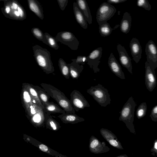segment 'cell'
Returning <instances> with one entry per match:
<instances>
[{
	"instance_id": "obj_6",
	"label": "cell",
	"mask_w": 157,
	"mask_h": 157,
	"mask_svg": "<svg viewBox=\"0 0 157 157\" xmlns=\"http://www.w3.org/2000/svg\"><path fill=\"white\" fill-rule=\"evenodd\" d=\"M136 105L133 98L131 97L119 112L120 115L119 120L124 122L129 129L133 127L135 108Z\"/></svg>"
},
{
	"instance_id": "obj_9",
	"label": "cell",
	"mask_w": 157,
	"mask_h": 157,
	"mask_svg": "<svg viewBox=\"0 0 157 157\" xmlns=\"http://www.w3.org/2000/svg\"><path fill=\"white\" fill-rule=\"evenodd\" d=\"M23 139L26 142L34 146L41 151L49 155L55 157H67L66 155L59 153L47 145L25 134L23 135Z\"/></svg>"
},
{
	"instance_id": "obj_4",
	"label": "cell",
	"mask_w": 157,
	"mask_h": 157,
	"mask_svg": "<svg viewBox=\"0 0 157 157\" xmlns=\"http://www.w3.org/2000/svg\"><path fill=\"white\" fill-rule=\"evenodd\" d=\"M87 92L102 107H105L110 103L111 100L108 90L100 84L90 87Z\"/></svg>"
},
{
	"instance_id": "obj_12",
	"label": "cell",
	"mask_w": 157,
	"mask_h": 157,
	"mask_svg": "<svg viewBox=\"0 0 157 157\" xmlns=\"http://www.w3.org/2000/svg\"><path fill=\"white\" fill-rule=\"evenodd\" d=\"M102 48L100 47L93 50L87 57L86 63L94 73L100 71L98 67L100 63V59L102 56Z\"/></svg>"
},
{
	"instance_id": "obj_24",
	"label": "cell",
	"mask_w": 157,
	"mask_h": 157,
	"mask_svg": "<svg viewBox=\"0 0 157 157\" xmlns=\"http://www.w3.org/2000/svg\"><path fill=\"white\" fill-rule=\"evenodd\" d=\"M132 22L131 16L129 13L125 12L120 25L121 31L122 33L127 34L130 30Z\"/></svg>"
},
{
	"instance_id": "obj_34",
	"label": "cell",
	"mask_w": 157,
	"mask_h": 157,
	"mask_svg": "<svg viewBox=\"0 0 157 157\" xmlns=\"http://www.w3.org/2000/svg\"><path fill=\"white\" fill-rule=\"evenodd\" d=\"M147 105L146 102L141 103L137 108L136 112V115L138 119H140L144 117L147 112Z\"/></svg>"
},
{
	"instance_id": "obj_15",
	"label": "cell",
	"mask_w": 157,
	"mask_h": 157,
	"mask_svg": "<svg viewBox=\"0 0 157 157\" xmlns=\"http://www.w3.org/2000/svg\"><path fill=\"white\" fill-rule=\"evenodd\" d=\"M119 56V60L121 65L126 68L128 71L132 75V66L131 59L128 56L125 48L120 44L117 46Z\"/></svg>"
},
{
	"instance_id": "obj_37",
	"label": "cell",
	"mask_w": 157,
	"mask_h": 157,
	"mask_svg": "<svg viewBox=\"0 0 157 157\" xmlns=\"http://www.w3.org/2000/svg\"><path fill=\"white\" fill-rule=\"evenodd\" d=\"M150 116L153 121H157V105L152 109Z\"/></svg>"
},
{
	"instance_id": "obj_38",
	"label": "cell",
	"mask_w": 157,
	"mask_h": 157,
	"mask_svg": "<svg viewBox=\"0 0 157 157\" xmlns=\"http://www.w3.org/2000/svg\"><path fill=\"white\" fill-rule=\"evenodd\" d=\"M57 2L60 9L63 11L68 3V0H57Z\"/></svg>"
},
{
	"instance_id": "obj_27",
	"label": "cell",
	"mask_w": 157,
	"mask_h": 157,
	"mask_svg": "<svg viewBox=\"0 0 157 157\" xmlns=\"http://www.w3.org/2000/svg\"><path fill=\"white\" fill-rule=\"evenodd\" d=\"M45 126L46 128L56 131L61 128L59 124L52 116L45 112Z\"/></svg>"
},
{
	"instance_id": "obj_32",
	"label": "cell",
	"mask_w": 157,
	"mask_h": 157,
	"mask_svg": "<svg viewBox=\"0 0 157 157\" xmlns=\"http://www.w3.org/2000/svg\"><path fill=\"white\" fill-rule=\"evenodd\" d=\"M31 32L34 36L38 40L48 45L47 39L44 34L38 28L33 27L31 29Z\"/></svg>"
},
{
	"instance_id": "obj_17",
	"label": "cell",
	"mask_w": 157,
	"mask_h": 157,
	"mask_svg": "<svg viewBox=\"0 0 157 157\" xmlns=\"http://www.w3.org/2000/svg\"><path fill=\"white\" fill-rule=\"evenodd\" d=\"M108 63L111 71L116 76L121 79H125L121 66L112 53L110 54L109 58Z\"/></svg>"
},
{
	"instance_id": "obj_39",
	"label": "cell",
	"mask_w": 157,
	"mask_h": 157,
	"mask_svg": "<svg viewBox=\"0 0 157 157\" xmlns=\"http://www.w3.org/2000/svg\"><path fill=\"white\" fill-rule=\"evenodd\" d=\"M126 1L127 0H108L107 2L110 4H117L124 2Z\"/></svg>"
},
{
	"instance_id": "obj_11",
	"label": "cell",
	"mask_w": 157,
	"mask_h": 157,
	"mask_svg": "<svg viewBox=\"0 0 157 157\" xmlns=\"http://www.w3.org/2000/svg\"><path fill=\"white\" fill-rule=\"evenodd\" d=\"M145 83L147 88L152 92L156 85L155 68L152 67L147 61L145 62Z\"/></svg>"
},
{
	"instance_id": "obj_29",
	"label": "cell",
	"mask_w": 157,
	"mask_h": 157,
	"mask_svg": "<svg viewBox=\"0 0 157 157\" xmlns=\"http://www.w3.org/2000/svg\"><path fill=\"white\" fill-rule=\"evenodd\" d=\"M120 25L118 24L113 28L108 23L106 22L99 25V32L101 36H107L111 34L113 30L117 28Z\"/></svg>"
},
{
	"instance_id": "obj_1",
	"label": "cell",
	"mask_w": 157,
	"mask_h": 157,
	"mask_svg": "<svg viewBox=\"0 0 157 157\" xmlns=\"http://www.w3.org/2000/svg\"><path fill=\"white\" fill-rule=\"evenodd\" d=\"M40 85L48 95L55 100L66 113H75L70 100L63 92L50 84L42 83Z\"/></svg>"
},
{
	"instance_id": "obj_28",
	"label": "cell",
	"mask_w": 157,
	"mask_h": 157,
	"mask_svg": "<svg viewBox=\"0 0 157 157\" xmlns=\"http://www.w3.org/2000/svg\"><path fill=\"white\" fill-rule=\"evenodd\" d=\"M44 107V111L49 114L56 113L63 114L66 113L57 104L52 101L50 102L49 103L45 104Z\"/></svg>"
},
{
	"instance_id": "obj_3",
	"label": "cell",
	"mask_w": 157,
	"mask_h": 157,
	"mask_svg": "<svg viewBox=\"0 0 157 157\" xmlns=\"http://www.w3.org/2000/svg\"><path fill=\"white\" fill-rule=\"evenodd\" d=\"M4 2L1 8L2 13L6 17L13 20L22 21L27 17L25 10L18 1L15 0H1Z\"/></svg>"
},
{
	"instance_id": "obj_7",
	"label": "cell",
	"mask_w": 157,
	"mask_h": 157,
	"mask_svg": "<svg viewBox=\"0 0 157 157\" xmlns=\"http://www.w3.org/2000/svg\"><path fill=\"white\" fill-rule=\"evenodd\" d=\"M116 8L107 2H103L98 9L96 14L97 21L99 25L107 22L115 14Z\"/></svg>"
},
{
	"instance_id": "obj_2",
	"label": "cell",
	"mask_w": 157,
	"mask_h": 157,
	"mask_svg": "<svg viewBox=\"0 0 157 157\" xmlns=\"http://www.w3.org/2000/svg\"><path fill=\"white\" fill-rule=\"evenodd\" d=\"M35 60L43 71L47 74L53 73L55 69L50 52L37 44L32 47Z\"/></svg>"
},
{
	"instance_id": "obj_26",
	"label": "cell",
	"mask_w": 157,
	"mask_h": 157,
	"mask_svg": "<svg viewBox=\"0 0 157 157\" xmlns=\"http://www.w3.org/2000/svg\"><path fill=\"white\" fill-rule=\"evenodd\" d=\"M22 84L26 88L34 103L44 109V106L39 97L36 90L34 87L33 85L26 82L23 83Z\"/></svg>"
},
{
	"instance_id": "obj_22",
	"label": "cell",
	"mask_w": 157,
	"mask_h": 157,
	"mask_svg": "<svg viewBox=\"0 0 157 157\" xmlns=\"http://www.w3.org/2000/svg\"><path fill=\"white\" fill-rule=\"evenodd\" d=\"M76 3L84 17L90 25L92 23V17L87 2L86 0H77Z\"/></svg>"
},
{
	"instance_id": "obj_13",
	"label": "cell",
	"mask_w": 157,
	"mask_h": 157,
	"mask_svg": "<svg viewBox=\"0 0 157 157\" xmlns=\"http://www.w3.org/2000/svg\"><path fill=\"white\" fill-rule=\"evenodd\" d=\"M147 62L155 69L157 67V47L154 41L149 40L145 49Z\"/></svg>"
},
{
	"instance_id": "obj_5",
	"label": "cell",
	"mask_w": 157,
	"mask_h": 157,
	"mask_svg": "<svg viewBox=\"0 0 157 157\" xmlns=\"http://www.w3.org/2000/svg\"><path fill=\"white\" fill-rule=\"evenodd\" d=\"M20 96L22 105L25 109V115L28 120L32 115L42 109L34 103L26 88L23 84Z\"/></svg>"
},
{
	"instance_id": "obj_16",
	"label": "cell",
	"mask_w": 157,
	"mask_h": 157,
	"mask_svg": "<svg viewBox=\"0 0 157 157\" xmlns=\"http://www.w3.org/2000/svg\"><path fill=\"white\" fill-rule=\"evenodd\" d=\"M100 132L103 138L113 147L119 149H123L121 144L117 137L111 131L102 128Z\"/></svg>"
},
{
	"instance_id": "obj_8",
	"label": "cell",
	"mask_w": 157,
	"mask_h": 157,
	"mask_svg": "<svg viewBox=\"0 0 157 157\" xmlns=\"http://www.w3.org/2000/svg\"><path fill=\"white\" fill-rule=\"evenodd\" d=\"M58 41L67 45L71 50H77L79 42L73 33L65 31L58 33L55 37Z\"/></svg>"
},
{
	"instance_id": "obj_40",
	"label": "cell",
	"mask_w": 157,
	"mask_h": 157,
	"mask_svg": "<svg viewBox=\"0 0 157 157\" xmlns=\"http://www.w3.org/2000/svg\"><path fill=\"white\" fill-rule=\"evenodd\" d=\"M155 147L156 149H157V142L155 143Z\"/></svg>"
},
{
	"instance_id": "obj_23",
	"label": "cell",
	"mask_w": 157,
	"mask_h": 157,
	"mask_svg": "<svg viewBox=\"0 0 157 157\" xmlns=\"http://www.w3.org/2000/svg\"><path fill=\"white\" fill-rule=\"evenodd\" d=\"M73 9L75 18L77 22L84 29L87 28V21L75 2L73 4Z\"/></svg>"
},
{
	"instance_id": "obj_31",
	"label": "cell",
	"mask_w": 157,
	"mask_h": 157,
	"mask_svg": "<svg viewBox=\"0 0 157 157\" xmlns=\"http://www.w3.org/2000/svg\"><path fill=\"white\" fill-rule=\"evenodd\" d=\"M58 66L63 75L66 79H69L70 76V69L67 64L62 58H60L58 61Z\"/></svg>"
},
{
	"instance_id": "obj_14",
	"label": "cell",
	"mask_w": 157,
	"mask_h": 157,
	"mask_svg": "<svg viewBox=\"0 0 157 157\" xmlns=\"http://www.w3.org/2000/svg\"><path fill=\"white\" fill-rule=\"evenodd\" d=\"M89 148L91 152L97 154L107 152L110 150L105 142L100 141L93 136L90 139Z\"/></svg>"
},
{
	"instance_id": "obj_30",
	"label": "cell",
	"mask_w": 157,
	"mask_h": 157,
	"mask_svg": "<svg viewBox=\"0 0 157 157\" xmlns=\"http://www.w3.org/2000/svg\"><path fill=\"white\" fill-rule=\"evenodd\" d=\"M34 87L37 91L39 97L43 105L45 104L49 103L50 96L48 95L44 90L40 87L36 85H33Z\"/></svg>"
},
{
	"instance_id": "obj_36",
	"label": "cell",
	"mask_w": 157,
	"mask_h": 157,
	"mask_svg": "<svg viewBox=\"0 0 157 157\" xmlns=\"http://www.w3.org/2000/svg\"><path fill=\"white\" fill-rule=\"evenodd\" d=\"M87 57L84 56H78L76 59H73L79 65H83L86 62Z\"/></svg>"
},
{
	"instance_id": "obj_10",
	"label": "cell",
	"mask_w": 157,
	"mask_h": 157,
	"mask_svg": "<svg viewBox=\"0 0 157 157\" xmlns=\"http://www.w3.org/2000/svg\"><path fill=\"white\" fill-rule=\"evenodd\" d=\"M70 100L75 110L78 112L85 107H90L87 101L78 90H75L70 94Z\"/></svg>"
},
{
	"instance_id": "obj_18",
	"label": "cell",
	"mask_w": 157,
	"mask_h": 157,
	"mask_svg": "<svg viewBox=\"0 0 157 157\" xmlns=\"http://www.w3.org/2000/svg\"><path fill=\"white\" fill-rule=\"evenodd\" d=\"M129 47L133 59L138 63L141 58L142 53L141 46L138 39L133 38L130 41Z\"/></svg>"
},
{
	"instance_id": "obj_35",
	"label": "cell",
	"mask_w": 157,
	"mask_h": 157,
	"mask_svg": "<svg viewBox=\"0 0 157 157\" xmlns=\"http://www.w3.org/2000/svg\"><path fill=\"white\" fill-rule=\"evenodd\" d=\"M137 5L148 11L150 10L151 9V6L147 0H137Z\"/></svg>"
},
{
	"instance_id": "obj_33",
	"label": "cell",
	"mask_w": 157,
	"mask_h": 157,
	"mask_svg": "<svg viewBox=\"0 0 157 157\" xmlns=\"http://www.w3.org/2000/svg\"><path fill=\"white\" fill-rule=\"evenodd\" d=\"M44 34L47 41L48 45L56 50H58L59 47L57 43L58 41L56 38L53 37L47 32H45Z\"/></svg>"
},
{
	"instance_id": "obj_25",
	"label": "cell",
	"mask_w": 157,
	"mask_h": 157,
	"mask_svg": "<svg viewBox=\"0 0 157 157\" xmlns=\"http://www.w3.org/2000/svg\"><path fill=\"white\" fill-rule=\"evenodd\" d=\"M71 61L72 62L71 63L67 64L70 69V76L73 79H77L84 68L83 66L76 63L73 59Z\"/></svg>"
},
{
	"instance_id": "obj_19",
	"label": "cell",
	"mask_w": 157,
	"mask_h": 157,
	"mask_svg": "<svg viewBox=\"0 0 157 157\" xmlns=\"http://www.w3.org/2000/svg\"><path fill=\"white\" fill-rule=\"evenodd\" d=\"M45 112L43 109L32 115L29 119L30 123L36 128L44 127L45 126Z\"/></svg>"
},
{
	"instance_id": "obj_20",
	"label": "cell",
	"mask_w": 157,
	"mask_h": 157,
	"mask_svg": "<svg viewBox=\"0 0 157 157\" xmlns=\"http://www.w3.org/2000/svg\"><path fill=\"white\" fill-rule=\"evenodd\" d=\"M58 117L65 124H75L85 121V119L75 113H65L59 115Z\"/></svg>"
},
{
	"instance_id": "obj_21",
	"label": "cell",
	"mask_w": 157,
	"mask_h": 157,
	"mask_svg": "<svg viewBox=\"0 0 157 157\" xmlns=\"http://www.w3.org/2000/svg\"><path fill=\"white\" fill-rule=\"evenodd\" d=\"M29 9L41 20L44 18L43 11L40 3L36 0H27Z\"/></svg>"
}]
</instances>
